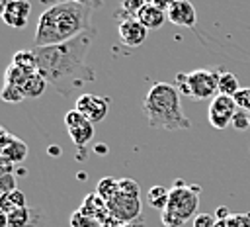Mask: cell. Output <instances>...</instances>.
<instances>
[{
	"mask_svg": "<svg viewBox=\"0 0 250 227\" xmlns=\"http://www.w3.org/2000/svg\"><path fill=\"white\" fill-rule=\"evenodd\" d=\"M96 27H92L70 41L33 47L37 57V72L61 96L68 98L78 88L96 80V72L88 65V53L96 39Z\"/></svg>",
	"mask_w": 250,
	"mask_h": 227,
	"instance_id": "1",
	"label": "cell"
},
{
	"mask_svg": "<svg viewBox=\"0 0 250 227\" xmlns=\"http://www.w3.org/2000/svg\"><path fill=\"white\" fill-rule=\"evenodd\" d=\"M92 12L94 10L78 2H59L47 6L37 20L33 45H59L96 27L92 23Z\"/></svg>",
	"mask_w": 250,
	"mask_h": 227,
	"instance_id": "2",
	"label": "cell"
},
{
	"mask_svg": "<svg viewBox=\"0 0 250 227\" xmlns=\"http://www.w3.org/2000/svg\"><path fill=\"white\" fill-rule=\"evenodd\" d=\"M180 92L170 82H154L143 98V110L148 125L154 129H189L191 121L182 110Z\"/></svg>",
	"mask_w": 250,
	"mask_h": 227,
	"instance_id": "3",
	"label": "cell"
},
{
	"mask_svg": "<svg viewBox=\"0 0 250 227\" xmlns=\"http://www.w3.org/2000/svg\"><path fill=\"white\" fill-rule=\"evenodd\" d=\"M219 76L221 70H209V68H195L191 72H178L174 86L180 94L189 96L191 100H207L215 98L219 94Z\"/></svg>",
	"mask_w": 250,
	"mask_h": 227,
	"instance_id": "4",
	"label": "cell"
},
{
	"mask_svg": "<svg viewBox=\"0 0 250 227\" xmlns=\"http://www.w3.org/2000/svg\"><path fill=\"white\" fill-rule=\"evenodd\" d=\"M197 205H199V194L193 192L191 186L172 188L170 190V200H168L166 211H170L172 215H176L178 219H182L186 223L191 217H195Z\"/></svg>",
	"mask_w": 250,
	"mask_h": 227,
	"instance_id": "5",
	"label": "cell"
},
{
	"mask_svg": "<svg viewBox=\"0 0 250 227\" xmlns=\"http://www.w3.org/2000/svg\"><path fill=\"white\" fill-rule=\"evenodd\" d=\"M115 16L119 18V23H117L119 41L125 47H139V45H143L146 35H148V29L137 20V16H131L127 12H117Z\"/></svg>",
	"mask_w": 250,
	"mask_h": 227,
	"instance_id": "6",
	"label": "cell"
},
{
	"mask_svg": "<svg viewBox=\"0 0 250 227\" xmlns=\"http://www.w3.org/2000/svg\"><path fill=\"white\" fill-rule=\"evenodd\" d=\"M238 110L236 102L232 96H223V94H217L211 104H209V110H207V119L211 123V127L215 129H225L230 125L232 121V115L234 112Z\"/></svg>",
	"mask_w": 250,
	"mask_h": 227,
	"instance_id": "7",
	"label": "cell"
},
{
	"mask_svg": "<svg viewBox=\"0 0 250 227\" xmlns=\"http://www.w3.org/2000/svg\"><path fill=\"white\" fill-rule=\"evenodd\" d=\"M107 209H109V215L115 217L119 223H131L141 215V200L139 198H133V196H125V194H119L115 198H111L107 202Z\"/></svg>",
	"mask_w": 250,
	"mask_h": 227,
	"instance_id": "8",
	"label": "cell"
},
{
	"mask_svg": "<svg viewBox=\"0 0 250 227\" xmlns=\"http://www.w3.org/2000/svg\"><path fill=\"white\" fill-rule=\"evenodd\" d=\"M76 110L90 121L100 123L109 112V98L107 96H94V94H80L76 98Z\"/></svg>",
	"mask_w": 250,
	"mask_h": 227,
	"instance_id": "9",
	"label": "cell"
},
{
	"mask_svg": "<svg viewBox=\"0 0 250 227\" xmlns=\"http://www.w3.org/2000/svg\"><path fill=\"white\" fill-rule=\"evenodd\" d=\"M168 22L182 27H193L197 23V12L189 0H176L172 8L166 12Z\"/></svg>",
	"mask_w": 250,
	"mask_h": 227,
	"instance_id": "10",
	"label": "cell"
},
{
	"mask_svg": "<svg viewBox=\"0 0 250 227\" xmlns=\"http://www.w3.org/2000/svg\"><path fill=\"white\" fill-rule=\"evenodd\" d=\"M137 20L146 27V29H158L162 27V23L168 20L166 12H162L160 8H156L154 4H145L139 12H137Z\"/></svg>",
	"mask_w": 250,
	"mask_h": 227,
	"instance_id": "11",
	"label": "cell"
},
{
	"mask_svg": "<svg viewBox=\"0 0 250 227\" xmlns=\"http://www.w3.org/2000/svg\"><path fill=\"white\" fill-rule=\"evenodd\" d=\"M66 131H68L72 143L82 149V147H86V145L92 141L96 129H94V123H90L88 119H84V121H80V123H76V125H72V127H66Z\"/></svg>",
	"mask_w": 250,
	"mask_h": 227,
	"instance_id": "12",
	"label": "cell"
},
{
	"mask_svg": "<svg viewBox=\"0 0 250 227\" xmlns=\"http://www.w3.org/2000/svg\"><path fill=\"white\" fill-rule=\"evenodd\" d=\"M20 207H25V196H23L21 190L14 188V190L4 192V194L0 196V209H2V211L10 213V211L20 209Z\"/></svg>",
	"mask_w": 250,
	"mask_h": 227,
	"instance_id": "13",
	"label": "cell"
},
{
	"mask_svg": "<svg viewBox=\"0 0 250 227\" xmlns=\"http://www.w3.org/2000/svg\"><path fill=\"white\" fill-rule=\"evenodd\" d=\"M45 88H47V80L39 72H31L27 76V80L23 82V86H21L25 98H39L45 92Z\"/></svg>",
	"mask_w": 250,
	"mask_h": 227,
	"instance_id": "14",
	"label": "cell"
},
{
	"mask_svg": "<svg viewBox=\"0 0 250 227\" xmlns=\"http://www.w3.org/2000/svg\"><path fill=\"white\" fill-rule=\"evenodd\" d=\"M12 65H18V67H21L27 72H37V57H35V51L33 49L16 51L14 57H12Z\"/></svg>",
	"mask_w": 250,
	"mask_h": 227,
	"instance_id": "15",
	"label": "cell"
},
{
	"mask_svg": "<svg viewBox=\"0 0 250 227\" xmlns=\"http://www.w3.org/2000/svg\"><path fill=\"white\" fill-rule=\"evenodd\" d=\"M146 200H148V204H150L154 209L164 211L166 205H168V200H170V190L164 188V186H152V188L148 190V194H146Z\"/></svg>",
	"mask_w": 250,
	"mask_h": 227,
	"instance_id": "16",
	"label": "cell"
},
{
	"mask_svg": "<svg viewBox=\"0 0 250 227\" xmlns=\"http://www.w3.org/2000/svg\"><path fill=\"white\" fill-rule=\"evenodd\" d=\"M96 194L107 204L111 198L117 196V178H111V176L102 178V180L98 182V186H96Z\"/></svg>",
	"mask_w": 250,
	"mask_h": 227,
	"instance_id": "17",
	"label": "cell"
},
{
	"mask_svg": "<svg viewBox=\"0 0 250 227\" xmlns=\"http://www.w3.org/2000/svg\"><path fill=\"white\" fill-rule=\"evenodd\" d=\"M31 72L23 70L18 65H8V68L4 70V84H14V86H23V82L27 80Z\"/></svg>",
	"mask_w": 250,
	"mask_h": 227,
	"instance_id": "18",
	"label": "cell"
},
{
	"mask_svg": "<svg viewBox=\"0 0 250 227\" xmlns=\"http://www.w3.org/2000/svg\"><path fill=\"white\" fill-rule=\"evenodd\" d=\"M238 90H240L238 78L232 72H221V76H219V94H223V96H234Z\"/></svg>",
	"mask_w": 250,
	"mask_h": 227,
	"instance_id": "19",
	"label": "cell"
},
{
	"mask_svg": "<svg viewBox=\"0 0 250 227\" xmlns=\"http://www.w3.org/2000/svg\"><path fill=\"white\" fill-rule=\"evenodd\" d=\"M31 221V209L20 207L8 213V227H25Z\"/></svg>",
	"mask_w": 250,
	"mask_h": 227,
	"instance_id": "20",
	"label": "cell"
},
{
	"mask_svg": "<svg viewBox=\"0 0 250 227\" xmlns=\"http://www.w3.org/2000/svg\"><path fill=\"white\" fill-rule=\"evenodd\" d=\"M25 96H23V90L21 86H14V84H4L2 90H0V100L8 102V104H18L21 102Z\"/></svg>",
	"mask_w": 250,
	"mask_h": 227,
	"instance_id": "21",
	"label": "cell"
},
{
	"mask_svg": "<svg viewBox=\"0 0 250 227\" xmlns=\"http://www.w3.org/2000/svg\"><path fill=\"white\" fill-rule=\"evenodd\" d=\"M230 127H234L236 131H248L250 129V112L238 108L232 115V121H230Z\"/></svg>",
	"mask_w": 250,
	"mask_h": 227,
	"instance_id": "22",
	"label": "cell"
},
{
	"mask_svg": "<svg viewBox=\"0 0 250 227\" xmlns=\"http://www.w3.org/2000/svg\"><path fill=\"white\" fill-rule=\"evenodd\" d=\"M139 190H141V188H139L137 180H133V178H119V180H117V192H119V194L139 198Z\"/></svg>",
	"mask_w": 250,
	"mask_h": 227,
	"instance_id": "23",
	"label": "cell"
},
{
	"mask_svg": "<svg viewBox=\"0 0 250 227\" xmlns=\"http://www.w3.org/2000/svg\"><path fill=\"white\" fill-rule=\"evenodd\" d=\"M6 12H10V14H16V16H20V18H29V14H31V4L27 2V0H14V2H10L8 6H6Z\"/></svg>",
	"mask_w": 250,
	"mask_h": 227,
	"instance_id": "24",
	"label": "cell"
},
{
	"mask_svg": "<svg viewBox=\"0 0 250 227\" xmlns=\"http://www.w3.org/2000/svg\"><path fill=\"white\" fill-rule=\"evenodd\" d=\"M70 227H100V223L94 217H90V215L82 213L80 209H76L70 215Z\"/></svg>",
	"mask_w": 250,
	"mask_h": 227,
	"instance_id": "25",
	"label": "cell"
},
{
	"mask_svg": "<svg viewBox=\"0 0 250 227\" xmlns=\"http://www.w3.org/2000/svg\"><path fill=\"white\" fill-rule=\"evenodd\" d=\"M225 227H250V211L232 213V215L225 221Z\"/></svg>",
	"mask_w": 250,
	"mask_h": 227,
	"instance_id": "26",
	"label": "cell"
},
{
	"mask_svg": "<svg viewBox=\"0 0 250 227\" xmlns=\"http://www.w3.org/2000/svg\"><path fill=\"white\" fill-rule=\"evenodd\" d=\"M217 217L215 213H197L193 217V227H215Z\"/></svg>",
	"mask_w": 250,
	"mask_h": 227,
	"instance_id": "27",
	"label": "cell"
},
{
	"mask_svg": "<svg viewBox=\"0 0 250 227\" xmlns=\"http://www.w3.org/2000/svg\"><path fill=\"white\" fill-rule=\"evenodd\" d=\"M2 22H4L6 25H10V27H18V29H21V27L27 25V20H25V18H20V16H16V14H10V12H4V14H2Z\"/></svg>",
	"mask_w": 250,
	"mask_h": 227,
	"instance_id": "28",
	"label": "cell"
},
{
	"mask_svg": "<svg viewBox=\"0 0 250 227\" xmlns=\"http://www.w3.org/2000/svg\"><path fill=\"white\" fill-rule=\"evenodd\" d=\"M232 98H234V102H236L238 108L250 112V88H240Z\"/></svg>",
	"mask_w": 250,
	"mask_h": 227,
	"instance_id": "29",
	"label": "cell"
},
{
	"mask_svg": "<svg viewBox=\"0 0 250 227\" xmlns=\"http://www.w3.org/2000/svg\"><path fill=\"white\" fill-rule=\"evenodd\" d=\"M43 4H59V2H78V4H84V6H88L90 10H98V8H102V4H104V0H41Z\"/></svg>",
	"mask_w": 250,
	"mask_h": 227,
	"instance_id": "30",
	"label": "cell"
},
{
	"mask_svg": "<svg viewBox=\"0 0 250 227\" xmlns=\"http://www.w3.org/2000/svg\"><path fill=\"white\" fill-rule=\"evenodd\" d=\"M119 2H121V10L131 14V16H137V12L145 6L143 0H119Z\"/></svg>",
	"mask_w": 250,
	"mask_h": 227,
	"instance_id": "31",
	"label": "cell"
},
{
	"mask_svg": "<svg viewBox=\"0 0 250 227\" xmlns=\"http://www.w3.org/2000/svg\"><path fill=\"white\" fill-rule=\"evenodd\" d=\"M160 221H162V225L164 227H182L184 225V221L182 219H178L176 215H172L170 211H160Z\"/></svg>",
	"mask_w": 250,
	"mask_h": 227,
	"instance_id": "32",
	"label": "cell"
},
{
	"mask_svg": "<svg viewBox=\"0 0 250 227\" xmlns=\"http://www.w3.org/2000/svg\"><path fill=\"white\" fill-rule=\"evenodd\" d=\"M84 119H86V117H84L76 108L64 114V125H66V127H72V125H76V123H80V121H84Z\"/></svg>",
	"mask_w": 250,
	"mask_h": 227,
	"instance_id": "33",
	"label": "cell"
},
{
	"mask_svg": "<svg viewBox=\"0 0 250 227\" xmlns=\"http://www.w3.org/2000/svg\"><path fill=\"white\" fill-rule=\"evenodd\" d=\"M45 225V215L41 209H31V221L25 227H43Z\"/></svg>",
	"mask_w": 250,
	"mask_h": 227,
	"instance_id": "34",
	"label": "cell"
},
{
	"mask_svg": "<svg viewBox=\"0 0 250 227\" xmlns=\"http://www.w3.org/2000/svg\"><path fill=\"white\" fill-rule=\"evenodd\" d=\"M230 215H232V213L229 211L227 205H219V207L215 209V217H217V221H227Z\"/></svg>",
	"mask_w": 250,
	"mask_h": 227,
	"instance_id": "35",
	"label": "cell"
},
{
	"mask_svg": "<svg viewBox=\"0 0 250 227\" xmlns=\"http://www.w3.org/2000/svg\"><path fill=\"white\" fill-rule=\"evenodd\" d=\"M176 0H152L150 4H154L156 8H160L162 12H168L170 8H172V4H174Z\"/></svg>",
	"mask_w": 250,
	"mask_h": 227,
	"instance_id": "36",
	"label": "cell"
},
{
	"mask_svg": "<svg viewBox=\"0 0 250 227\" xmlns=\"http://www.w3.org/2000/svg\"><path fill=\"white\" fill-rule=\"evenodd\" d=\"M119 227H143V217H139V219H135L131 223H121Z\"/></svg>",
	"mask_w": 250,
	"mask_h": 227,
	"instance_id": "37",
	"label": "cell"
},
{
	"mask_svg": "<svg viewBox=\"0 0 250 227\" xmlns=\"http://www.w3.org/2000/svg\"><path fill=\"white\" fill-rule=\"evenodd\" d=\"M0 227H8V213L0 209Z\"/></svg>",
	"mask_w": 250,
	"mask_h": 227,
	"instance_id": "38",
	"label": "cell"
},
{
	"mask_svg": "<svg viewBox=\"0 0 250 227\" xmlns=\"http://www.w3.org/2000/svg\"><path fill=\"white\" fill-rule=\"evenodd\" d=\"M94 151H96V153H100V155H105V153H107V147H105L104 143H100V145H96V147H94Z\"/></svg>",
	"mask_w": 250,
	"mask_h": 227,
	"instance_id": "39",
	"label": "cell"
},
{
	"mask_svg": "<svg viewBox=\"0 0 250 227\" xmlns=\"http://www.w3.org/2000/svg\"><path fill=\"white\" fill-rule=\"evenodd\" d=\"M47 151H49V153H51V155H55V157H57V155H59V153H61V149H59V147H57V145H51V147H49V149H47Z\"/></svg>",
	"mask_w": 250,
	"mask_h": 227,
	"instance_id": "40",
	"label": "cell"
},
{
	"mask_svg": "<svg viewBox=\"0 0 250 227\" xmlns=\"http://www.w3.org/2000/svg\"><path fill=\"white\" fill-rule=\"evenodd\" d=\"M184 186H186V182L182 178H178V180H174V186L172 188H184Z\"/></svg>",
	"mask_w": 250,
	"mask_h": 227,
	"instance_id": "41",
	"label": "cell"
},
{
	"mask_svg": "<svg viewBox=\"0 0 250 227\" xmlns=\"http://www.w3.org/2000/svg\"><path fill=\"white\" fill-rule=\"evenodd\" d=\"M4 12H6V4L0 0V18H2V14H4Z\"/></svg>",
	"mask_w": 250,
	"mask_h": 227,
	"instance_id": "42",
	"label": "cell"
},
{
	"mask_svg": "<svg viewBox=\"0 0 250 227\" xmlns=\"http://www.w3.org/2000/svg\"><path fill=\"white\" fill-rule=\"evenodd\" d=\"M4 135H8V131H6V129H4V127H2V125H0V139H2V137H4Z\"/></svg>",
	"mask_w": 250,
	"mask_h": 227,
	"instance_id": "43",
	"label": "cell"
},
{
	"mask_svg": "<svg viewBox=\"0 0 250 227\" xmlns=\"http://www.w3.org/2000/svg\"><path fill=\"white\" fill-rule=\"evenodd\" d=\"M78 178L80 180H86V172H78Z\"/></svg>",
	"mask_w": 250,
	"mask_h": 227,
	"instance_id": "44",
	"label": "cell"
},
{
	"mask_svg": "<svg viewBox=\"0 0 250 227\" xmlns=\"http://www.w3.org/2000/svg\"><path fill=\"white\" fill-rule=\"evenodd\" d=\"M2 2H4L6 6H8V4H10V2H14V0H2Z\"/></svg>",
	"mask_w": 250,
	"mask_h": 227,
	"instance_id": "45",
	"label": "cell"
},
{
	"mask_svg": "<svg viewBox=\"0 0 250 227\" xmlns=\"http://www.w3.org/2000/svg\"><path fill=\"white\" fill-rule=\"evenodd\" d=\"M143 2H145V4H150V2H152V0H143Z\"/></svg>",
	"mask_w": 250,
	"mask_h": 227,
	"instance_id": "46",
	"label": "cell"
},
{
	"mask_svg": "<svg viewBox=\"0 0 250 227\" xmlns=\"http://www.w3.org/2000/svg\"><path fill=\"white\" fill-rule=\"evenodd\" d=\"M215 227H219V225H215Z\"/></svg>",
	"mask_w": 250,
	"mask_h": 227,
	"instance_id": "47",
	"label": "cell"
}]
</instances>
